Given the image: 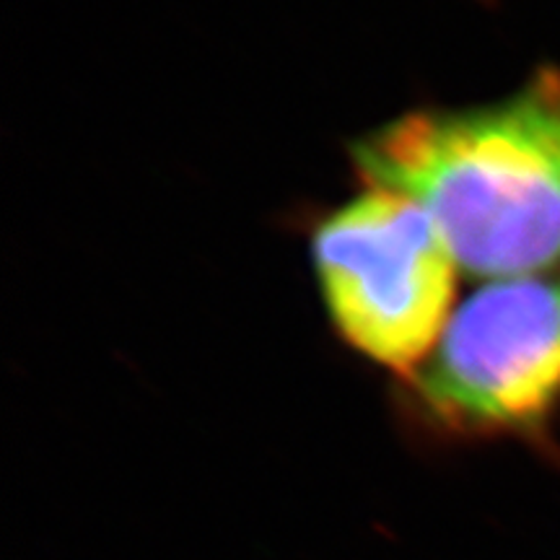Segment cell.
<instances>
[{
	"label": "cell",
	"instance_id": "2",
	"mask_svg": "<svg viewBox=\"0 0 560 560\" xmlns=\"http://www.w3.org/2000/svg\"><path fill=\"white\" fill-rule=\"evenodd\" d=\"M310 252L332 332L408 382L457 310L462 268L429 210L363 185L314 223Z\"/></svg>",
	"mask_w": 560,
	"mask_h": 560
},
{
	"label": "cell",
	"instance_id": "1",
	"mask_svg": "<svg viewBox=\"0 0 560 560\" xmlns=\"http://www.w3.org/2000/svg\"><path fill=\"white\" fill-rule=\"evenodd\" d=\"M363 185L408 195L480 280L560 272V70L501 100L410 109L350 145Z\"/></svg>",
	"mask_w": 560,
	"mask_h": 560
},
{
	"label": "cell",
	"instance_id": "3",
	"mask_svg": "<svg viewBox=\"0 0 560 560\" xmlns=\"http://www.w3.org/2000/svg\"><path fill=\"white\" fill-rule=\"evenodd\" d=\"M402 397L431 439H548L560 416V272L486 280Z\"/></svg>",
	"mask_w": 560,
	"mask_h": 560
}]
</instances>
